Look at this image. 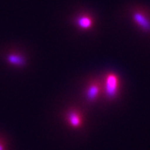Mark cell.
<instances>
[{"mask_svg": "<svg viewBox=\"0 0 150 150\" xmlns=\"http://www.w3.org/2000/svg\"><path fill=\"white\" fill-rule=\"evenodd\" d=\"M74 24L79 29L83 30H89L94 25V19L89 14H80L74 18Z\"/></svg>", "mask_w": 150, "mask_h": 150, "instance_id": "cell-5", "label": "cell"}, {"mask_svg": "<svg viewBox=\"0 0 150 150\" xmlns=\"http://www.w3.org/2000/svg\"><path fill=\"white\" fill-rule=\"evenodd\" d=\"M103 82V93L107 100L113 101L118 96L120 88V80L114 72H108Z\"/></svg>", "mask_w": 150, "mask_h": 150, "instance_id": "cell-1", "label": "cell"}, {"mask_svg": "<svg viewBox=\"0 0 150 150\" xmlns=\"http://www.w3.org/2000/svg\"><path fill=\"white\" fill-rule=\"evenodd\" d=\"M65 120L71 127L78 129L82 126L83 124V117L79 109H69L65 114Z\"/></svg>", "mask_w": 150, "mask_h": 150, "instance_id": "cell-4", "label": "cell"}, {"mask_svg": "<svg viewBox=\"0 0 150 150\" xmlns=\"http://www.w3.org/2000/svg\"><path fill=\"white\" fill-rule=\"evenodd\" d=\"M0 150H6V145L5 141L0 138Z\"/></svg>", "mask_w": 150, "mask_h": 150, "instance_id": "cell-7", "label": "cell"}, {"mask_svg": "<svg viewBox=\"0 0 150 150\" xmlns=\"http://www.w3.org/2000/svg\"><path fill=\"white\" fill-rule=\"evenodd\" d=\"M8 64L15 67H24L26 64V59L22 53L18 52H11L6 57Z\"/></svg>", "mask_w": 150, "mask_h": 150, "instance_id": "cell-6", "label": "cell"}, {"mask_svg": "<svg viewBox=\"0 0 150 150\" xmlns=\"http://www.w3.org/2000/svg\"><path fill=\"white\" fill-rule=\"evenodd\" d=\"M103 93V82L98 79L88 82L85 91V98L88 103L95 102Z\"/></svg>", "mask_w": 150, "mask_h": 150, "instance_id": "cell-3", "label": "cell"}, {"mask_svg": "<svg viewBox=\"0 0 150 150\" xmlns=\"http://www.w3.org/2000/svg\"><path fill=\"white\" fill-rule=\"evenodd\" d=\"M132 19L143 32L150 33V13L143 8L137 7L132 11Z\"/></svg>", "mask_w": 150, "mask_h": 150, "instance_id": "cell-2", "label": "cell"}]
</instances>
